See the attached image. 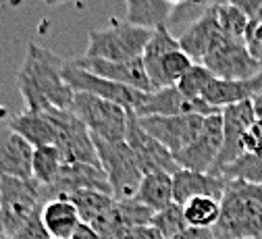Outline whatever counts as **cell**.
I'll use <instances>...</instances> for the list:
<instances>
[{
  "instance_id": "8fae6325",
  "label": "cell",
  "mask_w": 262,
  "mask_h": 239,
  "mask_svg": "<svg viewBox=\"0 0 262 239\" xmlns=\"http://www.w3.org/2000/svg\"><path fill=\"white\" fill-rule=\"evenodd\" d=\"M204 119L200 115H175V117H144L140 119L142 127L156 138L173 156L185 150L195 142L204 127Z\"/></svg>"
},
{
  "instance_id": "8992f818",
  "label": "cell",
  "mask_w": 262,
  "mask_h": 239,
  "mask_svg": "<svg viewBox=\"0 0 262 239\" xmlns=\"http://www.w3.org/2000/svg\"><path fill=\"white\" fill-rule=\"evenodd\" d=\"M71 111L85 123L96 138H102L106 142H125L129 111L123 106L92 94L75 92Z\"/></svg>"
},
{
  "instance_id": "5bb4252c",
  "label": "cell",
  "mask_w": 262,
  "mask_h": 239,
  "mask_svg": "<svg viewBox=\"0 0 262 239\" xmlns=\"http://www.w3.org/2000/svg\"><path fill=\"white\" fill-rule=\"evenodd\" d=\"M75 64H79L81 69L100 75L104 79H111L115 83L134 88L140 92H154V85L148 77L144 58H131V60H123V62H113V60H102V58H88V56H79L73 58Z\"/></svg>"
},
{
  "instance_id": "4fadbf2b",
  "label": "cell",
  "mask_w": 262,
  "mask_h": 239,
  "mask_svg": "<svg viewBox=\"0 0 262 239\" xmlns=\"http://www.w3.org/2000/svg\"><path fill=\"white\" fill-rule=\"evenodd\" d=\"M140 119L144 117H175V115H200V117H212L223 115V111L210 106L204 100H189L185 98L177 85L154 90L146 96L144 104L136 111Z\"/></svg>"
},
{
  "instance_id": "9a60e30c",
  "label": "cell",
  "mask_w": 262,
  "mask_h": 239,
  "mask_svg": "<svg viewBox=\"0 0 262 239\" xmlns=\"http://www.w3.org/2000/svg\"><path fill=\"white\" fill-rule=\"evenodd\" d=\"M258 94H262V73L252 79H244V81L221 79L214 73H208L200 98L204 102H208L210 106L223 111L227 106L239 104V102L254 100Z\"/></svg>"
},
{
  "instance_id": "277c9868",
  "label": "cell",
  "mask_w": 262,
  "mask_h": 239,
  "mask_svg": "<svg viewBox=\"0 0 262 239\" xmlns=\"http://www.w3.org/2000/svg\"><path fill=\"white\" fill-rule=\"evenodd\" d=\"M94 144L115 200H134L144 179L142 166L134 150L127 146V142H106L102 138H96V135Z\"/></svg>"
},
{
  "instance_id": "7402d4cb",
  "label": "cell",
  "mask_w": 262,
  "mask_h": 239,
  "mask_svg": "<svg viewBox=\"0 0 262 239\" xmlns=\"http://www.w3.org/2000/svg\"><path fill=\"white\" fill-rule=\"evenodd\" d=\"M127 3V21L146 27V29H156L171 23L173 19V5L167 0H125Z\"/></svg>"
},
{
  "instance_id": "8d00e7d4",
  "label": "cell",
  "mask_w": 262,
  "mask_h": 239,
  "mask_svg": "<svg viewBox=\"0 0 262 239\" xmlns=\"http://www.w3.org/2000/svg\"><path fill=\"white\" fill-rule=\"evenodd\" d=\"M169 5H173V7H183V5H187L189 0H167Z\"/></svg>"
},
{
  "instance_id": "44dd1931",
  "label": "cell",
  "mask_w": 262,
  "mask_h": 239,
  "mask_svg": "<svg viewBox=\"0 0 262 239\" xmlns=\"http://www.w3.org/2000/svg\"><path fill=\"white\" fill-rule=\"evenodd\" d=\"M136 202L144 204L152 212H160L169 208L175 202L173 189V175L171 173H148L142 179V185L134 198Z\"/></svg>"
},
{
  "instance_id": "ac0fdd59",
  "label": "cell",
  "mask_w": 262,
  "mask_h": 239,
  "mask_svg": "<svg viewBox=\"0 0 262 239\" xmlns=\"http://www.w3.org/2000/svg\"><path fill=\"white\" fill-rule=\"evenodd\" d=\"M221 27L214 15V9L210 7L202 17H198L195 21H191L183 31L179 40L181 50L195 62V64H202L204 56L208 54V50L212 48V44L216 42V38L221 36Z\"/></svg>"
},
{
  "instance_id": "5b68a950",
  "label": "cell",
  "mask_w": 262,
  "mask_h": 239,
  "mask_svg": "<svg viewBox=\"0 0 262 239\" xmlns=\"http://www.w3.org/2000/svg\"><path fill=\"white\" fill-rule=\"evenodd\" d=\"M0 206L7 235L15 237L44 206L42 185L36 179L0 177Z\"/></svg>"
},
{
  "instance_id": "2e32d148",
  "label": "cell",
  "mask_w": 262,
  "mask_h": 239,
  "mask_svg": "<svg viewBox=\"0 0 262 239\" xmlns=\"http://www.w3.org/2000/svg\"><path fill=\"white\" fill-rule=\"evenodd\" d=\"M34 150L15 131L0 135V177L34 179Z\"/></svg>"
},
{
  "instance_id": "cb8c5ba5",
  "label": "cell",
  "mask_w": 262,
  "mask_h": 239,
  "mask_svg": "<svg viewBox=\"0 0 262 239\" xmlns=\"http://www.w3.org/2000/svg\"><path fill=\"white\" fill-rule=\"evenodd\" d=\"M185 221L189 227H198V229H214L221 216V200L216 198H193L189 200L185 206Z\"/></svg>"
},
{
  "instance_id": "9c48e42d",
  "label": "cell",
  "mask_w": 262,
  "mask_h": 239,
  "mask_svg": "<svg viewBox=\"0 0 262 239\" xmlns=\"http://www.w3.org/2000/svg\"><path fill=\"white\" fill-rule=\"evenodd\" d=\"M125 142L131 150H134L144 175H148V173H171V175H175L179 170V164L175 162L173 154L142 127L140 117L134 111H129Z\"/></svg>"
},
{
  "instance_id": "d590c367",
  "label": "cell",
  "mask_w": 262,
  "mask_h": 239,
  "mask_svg": "<svg viewBox=\"0 0 262 239\" xmlns=\"http://www.w3.org/2000/svg\"><path fill=\"white\" fill-rule=\"evenodd\" d=\"M9 237L7 235V229H5V219H3V206H0V239Z\"/></svg>"
},
{
  "instance_id": "4316f807",
  "label": "cell",
  "mask_w": 262,
  "mask_h": 239,
  "mask_svg": "<svg viewBox=\"0 0 262 239\" xmlns=\"http://www.w3.org/2000/svg\"><path fill=\"white\" fill-rule=\"evenodd\" d=\"M208 73H210V71L206 69L204 64H193L191 71L177 83L179 92H181L185 98H189V100H202L200 96H202V88H204V83H206Z\"/></svg>"
},
{
  "instance_id": "ba28073f",
  "label": "cell",
  "mask_w": 262,
  "mask_h": 239,
  "mask_svg": "<svg viewBox=\"0 0 262 239\" xmlns=\"http://www.w3.org/2000/svg\"><path fill=\"white\" fill-rule=\"evenodd\" d=\"M64 77H67L69 85L75 92H83V94H92V96H98V98L111 100V102H115V104L123 106L125 111H134V113L144 104L146 96L150 94V92H140V90H134V88L115 83V81L104 79L100 75H94V73L81 69L79 64H75L73 58H69V62H67Z\"/></svg>"
},
{
  "instance_id": "3957f363",
  "label": "cell",
  "mask_w": 262,
  "mask_h": 239,
  "mask_svg": "<svg viewBox=\"0 0 262 239\" xmlns=\"http://www.w3.org/2000/svg\"><path fill=\"white\" fill-rule=\"evenodd\" d=\"M154 29H146L129 23L127 19L111 17L108 27L92 29L88 33V58H102L113 62H123L131 58H142L144 50L152 38Z\"/></svg>"
},
{
  "instance_id": "52a82bcc",
  "label": "cell",
  "mask_w": 262,
  "mask_h": 239,
  "mask_svg": "<svg viewBox=\"0 0 262 239\" xmlns=\"http://www.w3.org/2000/svg\"><path fill=\"white\" fill-rule=\"evenodd\" d=\"M202 64L221 79L244 81L262 73V64L256 62L248 52L246 40H237L231 36H225V33H221L216 38V42L204 56Z\"/></svg>"
},
{
  "instance_id": "f35d334b",
  "label": "cell",
  "mask_w": 262,
  "mask_h": 239,
  "mask_svg": "<svg viewBox=\"0 0 262 239\" xmlns=\"http://www.w3.org/2000/svg\"><path fill=\"white\" fill-rule=\"evenodd\" d=\"M5 239H11V237H5Z\"/></svg>"
},
{
  "instance_id": "ffe728a7",
  "label": "cell",
  "mask_w": 262,
  "mask_h": 239,
  "mask_svg": "<svg viewBox=\"0 0 262 239\" xmlns=\"http://www.w3.org/2000/svg\"><path fill=\"white\" fill-rule=\"evenodd\" d=\"M9 127H11V131L25 138L34 148L56 144V125L52 119V111H42V113L25 111V113L17 115Z\"/></svg>"
},
{
  "instance_id": "836d02e7",
  "label": "cell",
  "mask_w": 262,
  "mask_h": 239,
  "mask_svg": "<svg viewBox=\"0 0 262 239\" xmlns=\"http://www.w3.org/2000/svg\"><path fill=\"white\" fill-rule=\"evenodd\" d=\"M71 239H102L100 235H98L92 227H88V225H81L77 231H75V235L71 237Z\"/></svg>"
},
{
  "instance_id": "4dcf8cb0",
  "label": "cell",
  "mask_w": 262,
  "mask_h": 239,
  "mask_svg": "<svg viewBox=\"0 0 262 239\" xmlns=\"http://www.w3.org/2000/svg\"><path fill=\"white\" fill-rule=\"evenodd\" d=\"M239 9L250 21H262V0H225Z\"/></svg>"
},
{
  "instance_id": "30bf717a",
  "label": "cell",
  "mask_w": 262,
  "mask_h": 239,
  "mask_svg": "<svg viewBox=\"0 0 262 239\" xmlns=\"http://www.w3.org/2000/svg\"><path fill=\"white\" fill-rule=\"evenodd\" d=\"M223 150V115H212L204 119V127L191 146L175 154L179 168L195 170V173H212L219 154Z\"/></svg>"
},
{
  "instance_id": "6da1fadb",
  "label": "cell",
  "mask_w": 262,
  "mask_h": 239,
  "mask_svg": "<svg viewBox=\"0 0 262 239\" xmlns=\"http://www.w3.org/2000/svg\"><path fill=\"white\" fill-rule=\"evenodd\" d=\"M67 58L29 42L21 69L17 71V88L23 96L25 111L42 113L50 108L71 111L75 90L64 77Z\"/></svg>"
},
{
  "instance_id": "7a4b0ae2",
  "label": "cell",
  "mask_w": 262,
  "mask_h": 239,
  "mask_svg": "<svg viewBox=\"0 0 262 239\" xmlns=\"http://www.w3.org/2000/svg\"><path fill=\"white\" fill-rule=\"evenodd\" d=\"M212 233L216 239H262V185L229 179Z\"/></svg>"
},
{
  "instance_id": "f546056e",
  "label": "cell",
  "mask_w": 262,
  "mask_h": 239,
  "mask_svg": "<svg viewBox=\"0 0 262 239\" xmlns=\"http://www.w3.org/2000/svg\"><path fill=\"white\" fill-rule=\"evenodd\" d=\"M246 154H256L262 156V121H254V125L248 129L246 140H244Z\"/></svg>"
},
{
  "instance_id": "e0dca14e",
  "label": "cell",
  "mask_w": 262,
  "mask_h": 239,
  "mask_svg": "<svg viewBox=\"0 0 262 239\" xmlns=\"http://www.w3.org/2000/svg\"><path fill=\"white\" fill-rule=\"evenodd\" d=\"M229 185V179L223 175L212 173H195V170L179 168L173 175V189H175V202L185 206L193 198H216L223 200L225 189Z\"/></svg>"
},
{
  "instance_id": "7c38bea8",
  "label": "cell",
  "mask_w": 262,
  "mask_h": 239,
  "mask_svg": "<svg viewBox=\"0 0 262 239\" xmlns=\"http://www.w3.org/2000/svg\"><path fill=\"white\" fill-rule=\"evenodd\" d=\"M254 121H256V113H254L252 100L223 108V150L219 154L212 175H221L225 166H229L239 156L246 154L244 140L248 129L254 125Z\"/></svg>"
},
{
  "instance_id": "d6a6232c",
  "label": "cell",
  "mask_w": 262,
  "mask_h": 239,
  "mask_svg": "<svg viewBox=\"0 0 262 239\" xmlns=\"http://www.w3.org/2000/svg\"><path fill=\"white\" fill-rule=\"evenodd\" d=\"M175 239H216L212 229H198V227H189Z\"/></svg>"
},
{
  "instance_id": "d4e9b609",
  "label": "cell",
  "mask_w": 262,
  "mask_h": 239,
  "mask_svg": "<svg viewBox=\"0 0 262 239\" xmlns=\"http://www.w3.org/2000/svg\"><path fill=\"white\" fill-rule=\"evenodd\" d=\"M221 175L227 177V179H239V181L262 185V156L244 154L235 162L225 166Z\"/></svg>"
},
{
  "instance_id": "d6986e66",
  "label": "cell",
  "mask_w": 262,
  "mask_h": 239,
  "mask_svg": "<svg viewBox=\"0 0 262 239\" xmlns=\"http://www.w3.org/2000/svg\"><path fill=\"white\" fill-rule=\"evenodd\" d=\"M42 223L52 239H71L83 225L77 206L67 198L46 202L42 206Z\"/></svg>"
},
{
  "instance_id": "484cf974",
  "label": "cell",
  "mask_w": 262,
  "mask_h": 239,
  "mask_svg": "<svg viewBox=\"0 0 262 239\" xmlns=\"http://www.w3.org/2000/svg\"><path fill=\"white\" fill-rule=\"evenodd\" d=\"M152 227H156L165 239H175L185 229H189V225L185 221L183 206H181V204H177V202H173L169 208L156 212L154 219H152Z\"/></svg>"
},
{
  "instance_id": "e575fe53",
  "label": "cell",
  "mask_w": 262,
  "mask_h": 239,
  "mask_svg": "<svg viewBox=\"0 0 262 239\" xmlns=\"http://www.w3.org/2000/svg\"><path fill=\"white\" fill-rule=\"evenodd\" d=\"M252 102H254V113H256V119H258V121H262V94H258Z\"/></svg>"
},
{
  "instance_id": "1f68e13d",
  "label": "cell",
  "mask_w": 262,
  "mask_h": 239,
  "mask_svg": "<svg viewBox=\"0 0 262 239\" xmlns=\"http://www.w3.org/2000/svg\"><path fill=\"white\" fill-rule=\"evenodd\" d=\"M119 239H165L162 237V233L152 227V225H142V227H129L125 229Z\"/></svg>"
},
{
  "instance_id": "74e56055",
  "label": "cell",
  "mask_w": 262,
  "mask_h": 239,
  "mask_svg": "<svg viewBox=\"0 0 262 239\" xmlns=\"http://www.w3.org/2000/svg\"><path fill=\"white\" fill-rule=\"evenodd\" d=\"M46 5H50V7H58V5H62V3H67V0H44Z\"/></svg>"
},
{
  "instance_id": "f1b7e54d",
  "label": "cell",
  "mask_w": 262,
  "mask_h": 239,
  "mask_svg": "<svg viewBox=\"0 0 262 239\" xmlns=\"http://www.w3.org/2000/svg\"><path fill=\"white\" fill-rule=\"evenodd\" d=\"M11 239H52L50 233L46 231L44 223H42V208L34 216H31V221L15 237H11Z\"/></svg>"
},
{
  "instance_id": "83f0119b",
  "label": "cell",
  "mask_w": 262,
  "mask_h": 239,
  "mask_svg": "<svg viewBox=\"0 0 262 239\" xmlns=\"http://www.w3.org/2000/svg\"><path fill=\"white\" fill-rule=\"evenodd\" d=\"M246 46L256 62L262 64V21H250L246 29Z\"/></svg>"
},
{
  "instance_id": "603a6c76",
  "label": "cell",
  "mask_w": 262,
  "mask_h": 239,
  "mask_svg": "<svg viewBox=\"0 0 262 239\" xmlns=\"http://www.w3.org/2000/svg\"><path fill=\"white\" fill-rule=\"evenodd\" d=\"M64 158L54 146H40L34 150V179L42 187H50L56 183Z\"/></svg>"
}]
</instances>
